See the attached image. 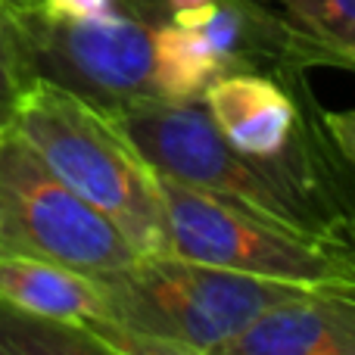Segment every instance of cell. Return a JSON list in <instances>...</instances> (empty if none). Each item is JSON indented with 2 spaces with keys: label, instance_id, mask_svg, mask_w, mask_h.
<instances>
[{
  "label": "cell",
  "instance_id": "4fadbf2b",
  "mask_svg": "<svg viewBox=\"0 0 355 355\" xmlns=\"http://www.w3.org/2000/svg\"><path fill=\"white\" fill-rule=\"evenodd\" d=\"M35 72L28 66L22 37L16 28V16L0 6V125H10L19 97L35 85Z\"/></svg>",
  "mask_w": 355,
  "mask_h": 355
},
{
  "label": "cell",
  "instance_id": "e0dca14e",
  "mask_svg": "<svg viewBox=\"0 0 355 355\" xmlns=\"http://www.w3.org/2000/svg\"><path fill=\"white\" fill-rule=\"evenodd\" d=\"M162 3L168 6V16L178 10H193V6H206V3H212V0H162Z\"/></svg>",
  "mask_w": 355,
  "mask_h": 355
},
{
  "label": "cell",
  "instance_id": "ac0fdd59",
  "mask_svg": "<svg viewBox=\"0 0 355 355\" xmlns=\"http://www.w3.org/2000/svg\"><path fill=\"white\" fill-rule=\"evenodd\" d=\"M343 243L349 246V256L355 265V212H349V221H346V231H343Z\"/></svg>",
  "mask_w": 355,
  "mask_h": 355
},
{
  "label": "cell",
  "instance_id": "8992f818",
  "mask_svg": "<svg viewBox=\"0 0 355 355\" xmlns=\"http://www.w3.org/2000/svg\"><path fill=\"white\" fill-rule=\"evenodd\" d=\"M35 78L53 81L100 110L159 97L153 31L135 12L100 19H62L44 10L12 12Z\"/></svg>",
  "mask_w": 355,
  "mask_h": 355
},
{
  "label": "cell",
  "instance_id": "7a4b0ae2",
  "mask_svg": "<svg viewBox=\"0 0 355 355\" xmlns=\"http://www.w3.org/2000/svg\"><path fill=\"white\" fill-rule=\"evenodd\" d=\"M94 277L110 306L106 349L135 355H221L259 315L312 290L175 252L137 256L125 268Z\"/></svg>",
  "mask_w": 355,
  "mask_h": 355
},
{
  "label": "cell",
  "instance_id": "ba28073f",
  "mask_svg": "<svg viewBox=\"0 0 355 355\" xmlns=\"http://www.w3.org/2000/svg\"><path fill=\"white\" fill-rule=\"evenodd\" d=\"M215 128L234 150L259 159H275L293 144L296 106L277 81L252 72L218 75L202 91Z\"/></svg>",
  "mask_w": 355,
  "mask_h": 355
},
{
  "label": "cell",
  "instance_id": "7c38bea8",
  "mask_svg": "<svg viewBox=\"0 0 355 355\" xmlns=\"http://www.w3.org/2000/svg\"><path fill=\"white\" fill-rule=\"evenodd\" d=\"M275 3L293 19V35L302 41H355V0H275Z\"/></svg>",
  "mask_w": 355,
  "mask_h": 355
},
{
  "label": "cell",
  "instance_id": "6da1fadb",
  "mask_svg": "<svg viewBox=\"0 0 355 355\" xmlns=\"http://www.w3.org/2000/svg\"><path fill=\"white\" fill-rule=\"evenodd\" d=\"M156 175L324 240H343L349 212L331 202L306 153L259 159L234 150L200 100L144 97L103 110Z\"/></svg>",
  "mask_w": 355,
  "mask_h": 355
},
{
  "label": "cell",
  "instance_id": "3957f363",
  "mask_svg": "<svg viewBox=\"0 0 355 355\" xmlns=\"http://www.w3.org/2000/svg\"><path fill=\"white\" fill-rule=\"evenodd\" d=\"M10 128L28 141L50 172L97 206L141 256L168 252L156 172L100 106L37 78L19 97Z\"/></svg>",
  "mask_w": 355,
  "mask_h": 355
},
{
  "label": "cell",
  "instance_id": "8fae6325",
  "mask_svg": "<svg viewBox=\"0 0 355 355\" xmlns=\"http://www.w3.org/2000/svg\"><path fill=\"white\" fill-rule=\"evenodd\" d=\"M72 355V352H110L97 334L78 324L44 318L28 309L0 300V355Z\"/></svg>",
  "mask_w": 355,
  "mask_h": 355
},
{
  "label": "cell",
  "instance_id": "9c48e42d",
  "mask_svg": "<svg viewBox=\"0 0 355 355\" xmlns=\"http://www.w3.org/2000/svg\"><path fill=\"white\" fill-rule=\"evenodd\" d=\"M0 300L44 318L78 324L100 340L110 327V306L97 277L47 259L0 252Z\"/></svg>",
  "mask_w": 355,
  "mask_h": 355
},
{
  "label": "cell",
  "instance_id": "2e32d148",
  "mask_svg": "<svg viewBox=\"0 0 355 355\" xmlns=\"http://www.w3.org/2000/svg\"><path fill=\"white\" fill-rule=\"evenodd\" d=\"M0 6L10 12H28V10H37L41 0H0Z\"/></svg>",
  "mask_w": 355,
  "mask_h": 355
},
{
  "label": "cell",
  "instance_id": "277c9868",
  "mask_svg": "<svg viewBox=\"0 0 355 355\" xmlns=\"http://www.w3.org/2000/svg\"><path fill=\"white\" fill-rule=\"evenodd\" d=\"M168 227V252L256 277L334 287L355 284V265L343 240H324L284 227L243 206L156 175Z\"/></svg>",
  "mask_w": 355,
  "mask_h": 355
},
{
  "label": "cell",
  "instance_id": "5bb4252c",
  "mask_svg": "<svg viewBox=\"0 0 355 355\" xmlns=\"http://www.w3.org/2000/svg\"><path fill=\"white\" fill-rule=\"evenodd\" d=\"M290 50L309 62H334V66L355 69V41H340V44H315L302 41V37H290Z\"/></svg>",
  "mask_w": 355,
  "mask_h": 355
},
{
  "label": "cell",
  "instance_id": "52a82bcc",
  "mask_svg": "<svg viewBox=\"0 0 355 355\" xmlns=\"http://www.w3.org/2000/svg\"><path fill=\"white\" fill-rule=\"evenodd\" d=\"M221 355H355V284L312 287L268 309Z\"/></svg>",
  "mask_w": 355,
  "mask_h": 355
},
{
  "label": "cell",
  "instance_id": "30bf717a",
  "mask_svg": "<svg viewBox=\"0 0 355 355\" xmlns=\"http://www.w3.org/2000/svg\"><path fill=\"white\" fill-rule=\"evenodd\" d=\"M153 56H156V87L166 100H200L202 91L218 75H225V62L209 50L200 31L166 22L153 31Z\"/></svg>",
  "mask_w": 355,
  "mask_h": 355
},
{
  "label": "cell",
  "instance_id": "d6986e66",
  "mask_svg": "<svg viewBox=\"0 0 355 355\" xmlns=\"http://www.w3.org/2000/svg\"><path fill=\"white\" fill-rule=\"evenodd\" d=\"M3 128H6V125H0V131H3Z\"/></svg>",
  "mask_w": 355,
  "mask_h": 355
},
{
  "label": "cell",
  "instance_id": "5b68a950",
  "mask_svg": "<svg viewBox=\"0 0 355 355\" xmlns=\"http://www.w3.org/2000/svg\"><path fill=\"white\" fill-rule=\"evenodd\" d=\"M0 252L47 259L85 275H106L141 256L10 125L0 131Z\"/></svg>",
  "mask_w": 355,
  "mask_h": 355
},
{
  "label": "cell",
  "instance_id": "9a60e30c",
  "mask_svg": "<svg viewBox=\"0 0 355 355\" xmlns=\"http://www.w3.org/2000/svg\"><path fill=\"white\" fill-rule=\"evenodd\" d=\"M327 135H331L334 147L343 153V159L355 168V110H343V112H324L321 116Z\"/></svg>",
  "mask_w": 355,
  "mask_h": 355
}]
</instances>
